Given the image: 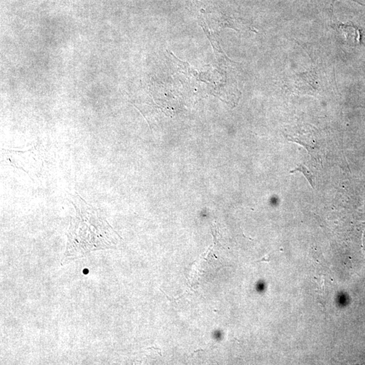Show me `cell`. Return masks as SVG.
Segmentation results:
<instances>
[{
  "label": "cell",
  "instance_id": "cell-1",
  "mask_svg": "<svg viewBox=\"0 0 365 365\" xmlns=\"http://www.w3.org/2000/svg\"><path fill=\"white\" fill-rule=\"evenodd\" d=\"M74 205L76 215L71 219L62 264L83 258L92 251L114 248L121 239L101 213L80 197Z\"/></svg>",
  "mask_w": 365,
  "mask_h": 365
},
{
  "label": "cell",
  "instance_id": "cell-2",
  "mask_svg": "<svg viewBox=\"0 0 365 365\" xmlns=\"http://www.w3.org/2000/svg\"><path fill=\"white\" fill-rule=\"evenodd\" d=\"M297 171H298V172H301L303 173L304 175H305V177L307 179V180L309 181V182L310 184H311V186L313 187H315V184H314V176L311 173V171L309 170L305 166L304 164H298L297 165V167L295 168V169H293V171H291L290 173H293L295 172H297Z\"/></svg>",
  "mask_w": 365,
  "mask_h": 365
}]
</instances>
